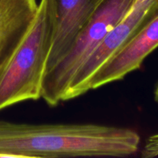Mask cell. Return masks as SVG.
Wrapping results in <instances>:
<instances>
[{
  "label": "cell",
  "instance_id": "1",
  "mask_svg": "<svg viewBox=\"0 0 158 158\" xmlns=\"http://www.w3.org/2000/svg\"><path fill=\"white\" fill-rule=\"evenodd\" d=\"M140 140L126 127L0 120V158L127 157L138 151Z\"/></svg>",
  "mask_w": 158,
  "mask_h": 158
},
{
  "label": "cell",
  "instance_id": "2",
  "mask_svg": "<svg viewBox=\"0 0 158 158\" xmlns=\"http://www.w3.org/2000/svg\"><path fill=\"white\" fill-rule=\"evenodd\" d=\"M54 26V0H40L32 26L0 73V110L41 98Z\"/></svg>",
  "mask_w": 158,
  "mask_h": 158
},
{
  "label": "cell",
  "instance_id": "3",
  "mask_svg": "<svg viewBox=\"0 0 158 158\" xmlns=\"http://www.w3.org/2000/svg\"><path fill=\"white\" fill-rule=\"evenodd\" d=\"M135 0H103L66 54L45 73L41 98L49 106L63 102L73 77L106 34L133 8Z\"/></svg>",
  "mask_w": 158,
  "mask_h": 158
},
{
  "label": "cell",
  "instance_id": "4",
  "mask_svg": "<svg viewBox=\"0 0 158 158\" xmlns=\"http://www.w3.org/2000/svg\"><path fill=\"white\" fill-rule=\"evenodd\" d=\"M158 7V0L134 5L129 13L106 35L98 47L77 71L63 101L80 97L87 92L86 86L97 70L114 56L151 18Z\"/></svg>",
  "mask_w": 158,
  "mask_h": 158
},
{
  "label": "cell",
  "instance_id": "5",
  "mask_svg": "<svg viewBox=\"0 0 158 158\" xmlns=\"http://www.w3.org/2000/svg\"><path fill=\"white\" fill-rule=\"evenodd\" d=\"M157 47L158 7L129 41L93 76L86 86L87 92L123 80L127 74L138 69Z\"/></svg>",
  "mask_w": 158,
  "mask_h": 158
},
{
  "label": "cell",
  "instance_id": "6",
  "mask_svg": "<svg viewBox=\"0 0 158 158\" xmlns=\"http://www.w3.org/2000/svg\"><path fill=\"white\" fill-rule=\"evenodd\" d=\"M103 0H54L55 26L46 72L67 52Z\"/></svg>",
  "mask_w": 158,
  "mask_h": 158
},
{
  "label": "cell",
  "instance_id": "7",
  "mask_svg": "<svg viewBox=\"0 0 158 158\" xmlns=\"http://www.w3.org/2000/svg\"><path fill=\"white\" fill-rule=\"evenodd\" d=\"M38 4L37 0H0V73L32 26Z\"/></svg>",
  "mask_w": 158,
  "mask_h": 158
},
{
  "label": "cell",
  "instance_id": "8",
  "mask_svg": "<svg viewBox=\"0 0 158 158\" xmlns=\"http://www.w3.org/2000/svg\"><path fill=\"white\" fill-rule=\"evenodd\" d=\"M143 158H154L158 156V134L151 136L146 140L141 151Z\"/></svg>",
  "mask_w": 158,
  "mask_h": 158
},
{
  "label": "cell",
  "instance_id": "9",
  "mask_svg": "<svg viewBox=\"0 0 158 158\" xmlns=\"http://www.w3.org/2000/svg\"><path fill=\"white\" fill-rule=\"evenodd\" d=\"M154 100H155V102L158 105V82L157 83V86H156L155 90H154Z\"/></svg>",
  "mask_w": 158,
  "mask_h": 158
},
{
  "label": "cell",
  "instance_id": "10",
  "mask_svg": "<svg viewBox=\"0 0 158 158\" xmlns=\"http://www.w3.org/2000/svg\"><path fill=\"white\" fill-rule=\"evenodd\" d=\"M146 1H148V0H135L134 5L140 4V3H143V2H146Z\"/></svg>",
  "mask_w": 158,
  "mask_h": 158
}]
</instances>
